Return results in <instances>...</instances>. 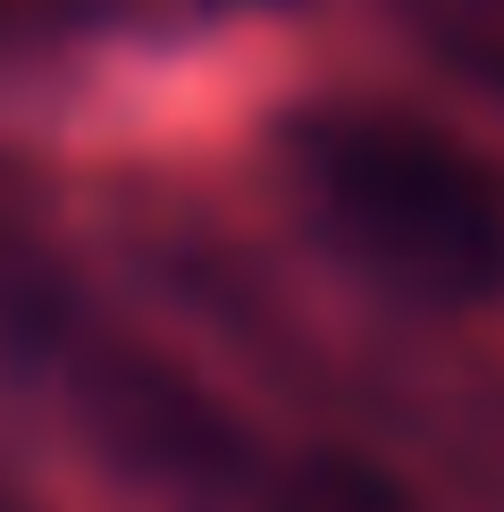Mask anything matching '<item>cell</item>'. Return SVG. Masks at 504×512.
<instances>
[{"label": "cell", "instance_id": "cell-2", "mask_svg": "<svg viewBox=\"0 0 504 512\" xmlns=\"http://www.w3.org/2000/svg\"><path fill=\"white\" fill-rule=\"evenodd\" d=\"M471 26L488 34V59H496V76H504V0H471Z\"/></svg>", "mask_w": 504, "mask_h": 512}, {"label": "cell", "instance_id": "cell-1", "mask_svg": "<svg viewBox=\"0 0 504 512\" xmlns=\"http://www.w3.org/2000/svg\"><path fill=\"white\" fill-rule=\"evenodd\" d=\"M286 185L395 303L479 311L504 294V185L454 126L395 101H311L286 118Z\"/></svg>", "mask_w": 504, "mask_h": 512}]
</instances>
